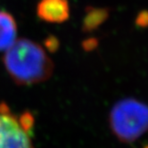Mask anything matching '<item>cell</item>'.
Segmentation results:
<instances>
[{
  "label": "cell",
  "mask_w": 148,
  "mask_h": 148,
  "mask_svg": "<svg viewBox=\"0 0 148 148\" xmlns=\"http://www.w3.org/2000/svg\"><path fill=\"white\" fill-rule=\"evenodd\" d=\"M37 15L47 23H64L70 17L68 0H40L37 5Z\"/></svg>",
  "instance_id": "cell-4"
},
{
  "label": "cell",
  "mask_w": 148,
  "mask_h": 148,
  "mask_svg": "<svg viewBox=\"0 0 148 148\" xmlns=\"http://www.w3.org/2000/svg\"><path fill=\"white\" fill-rule=\"evenodd\" d=\"M109 11L106 8H95L89 6L86 9V14L83 18L82 29L89 32L96 29L108 18Z\"/></svg>",
  "instance_id": "cell-6"
},
{
  "label": "cell",
  "mask_w": 148,
  "mask_h": 148,
  "mask_svg": "<svg viewBox=\"0 0 148 148\" xmlns=\"http://www.w3.org/2000/svg\"><path fill=\"white\" fill-rule=\"evenodd\" d=\"M33 126L32 113L16 114L5 102L0 103V148H35Z\"/></svg>",
  "instance_id": "cell-3"
},
{
  "label": "cell",
  "mask_w": 148,
  "mask_h": 148,
  "mask_svg": "<svg viewBox=\"0 0 148 148\" xmlns=\"http://www.w3.org/2000/svg\"><path fill=\"white\" fill-rule=\"evenodd\" d=\"M110 126L122 142H132L148 130V106L134 99L116 103L110 113Z\"/></svg>",
  "instance_id": "cell-2"
},
{
  "label": "cell",
  "mask_w": 148,
  "mask_h": 148,
  "mask_svg": "<svg viewBox=\"0 0 148 148\" xmlns=\"http://www.w3.org/2000/svg\"><path fill=\"white\" fill-rule=\"evenodd\" d=\"M136 23L140 27H147L148 26V11L144 10L141 11L136 16Z\"/></svg>",
  "instance_id": "cell-7"
},
{
  "label": "cell",
  "mask_w": 148,
  "mask_h": 148,
  "mask_svg": "<svg viewBox=\"0 0 148 148\" xmlns=\"http://www.w3.org/2000/svg\"><path fill=\"white\" fill-rule=\"evenodd\" d=\"M47 47L49 50H53V49H56L58 47V41L56 39V38L54 37H50L47 39Z\"/></svg>",
  "instance_id": "cell-8"
},
{
  "label": "cell",
  "mask_w": 148,
  "mask_h": 148,
  "mask_svg": "<svg viewBox=\"0 0 148 148\" xmlns=\"http://www.w3.org/2000/svg\"><path fill=\"white\" fill-rule=\"evenodd\" d=\"M17 36V24L9 13L0 10V52L6 51L11 47Z\"/></svg>",
  "instance_id": "cell-5"
},
{
  "label": "cell",
  "mask_w": 148,
  "mask_h": 148,
  "mask_svg": "<svg viewBox=\"0 0 148 148\" xmlns=\"http://www.w3.org/2000/svg\"><path fill=\"white\" fill-rule=\"evenodd\" d=\"M5 68L19 86L47 81L54 72V62L39 44L28 38L16 39L5 53Z\"/></svg>",
  "instance_id": "cell-1"
}]
</instances>
